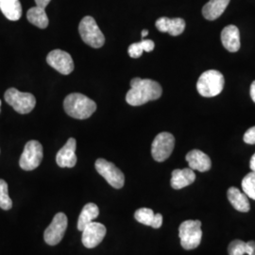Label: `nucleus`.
<instances>
[{
  "mask_svg": "<svg viewBox=\"0 0 255 255\" xmlns=\"http://www.w3.org/2000/svg\"><path fill=\"white\" fill-rule=\"evenodd\" d=\"M162 93L163 89L159 82L134 78L130 81V89L126 95V101L131 106H141L148 101L160 99Z\"/></svg>",
  "mask_w": 255,
  "mask_h": 255,
  "instance_id": "1",
  "label": "nucleus"
},
{
  "mask_svg": "<svg viewBox=\"0 0 255 255\" xmlns=\"http://www.w3.org/2000/svg\"><path fill=\"white\" fill-rule=\"evenodd\" d=\"M65 113L76 119H87L97 110V104L91 99L80 93L68 95L64 101Z\"/></svg>",
  "mask_w": 255,
  "mask_h": 255,
  "instance_id": "2",
  "label": "nucleus"
},
{
  "mask_svg": "<svg viewBox=\"0 0 255 255\" xmlns=\"http://www.w3.org/2000/svg\"><path fill=\"white\" fill-rule=\"evenodd\" d=\"M225 80L218 70H207L201 74L197 82V90L204 98H213L219 95L224 88Z\"/></svg>",
  "mask_w": 255,
  "mask_h": 255,
  "instance_id": "3",
  "label": "nucleus"
},
{
  "mask_svg": "<svg viewBox=\"0 0 255 255\" xmlns=\"http://www.w3.org/2000/svg\"><path fill=\"white\" fill-rule=\"evenodd\" d=\"M181 245L186 251L195 250L200 246L202 238L201 222L200 220L183 221L179 227Z\"/></svg>",
  "mask_w": 255,
  "mask_h": 255,
  "instance_id": "4",
  "label": "nucleus"
},
{
  "mask_svg": "<svg viewBox=\"0 0 255 255\" xmlns=\"http://www.w3.org/2000/svg\"><path fill=\"white\" fill-rule=\"evenodd\" d=\"M79 32L83 42L94 48H100L105 43L104 34L92 16L82 18L79 25Z\"/></svg>",
  "mask_w": 255,
  "mask_h": 255,
  "instance_id": "5",
  "label": "nucleus"
},
{
  "mask_svg": "<svg viewBox=\"0 0 255 255\" xmlns=\"http://www.w3.org/2000/svg\"><path fill=\"white\" fill-rule=\"evenodd\" d=\"M6 102L21 115H26L34 109L36 105V99L30 93H23L15 89L9 88L5 95Z\"/></svg>",
  "mask_w": 255,
  "mask_h": 255,
  "instance_id": "6",
  "label": "nucleus"
},
{
  "mask_svg": "<svg viewBox=\"0 0 255 255\" xmlns=\"http://www.w3.org/2000/svg\"><path fill=\"white\" fill-rule=\"evenodd\" d=\"M43 160V146L36 141H28L24 147L19 164L23 170L31 171L37 168Z\"/></svg>",
  "mask_w": 255,
  "mask_h": 255,
  "instance_id": "7",
  "label": "nucleus"
},
{
  "mask_svg": "<svg viewBox=\"0 0 255 255\" xmlns=\"http://www.w3.org/2000/svg\"><path fill=\"white\" fill-rule=\"evenodd\" d=\"M96 169L101 175L111 186L120 189L125 183V176L123 172L113 163L105 159H98L96 161Z\"/></svg>",
  "mask_w": 255,
  "mask_h": 255,
  "instance_id": "8",
  "label": "nucleus"
},
{
  "mask_svg": "<svg viewBox=\"0 0 255 255\" xmlns=\"http://www.w3.org/2000/svg\"><path fill=\"white\" fill-rule=\"evenodd\" d=\"M175 138L169 132H161L155 137L151 145V155L155 161L164 162L173 151Z\"/></svg>",
  "mask_w": 255,
  "mask_h": 255,
  "instance_id": "9",
  "label": "nucleus"
},
{
  "mask_svg": "<svg viewBox=\"0 0 255 255\" xmlns=\"http://www.w3.org/2000/svg\"><path fill=\"white\" fill-rule=\"evenodd\" d=\"M67 217L64 213H58L55 215L52 222L46 228L44 234L46 244L55 246L61 242L67 228Z\"/></svg>",
  "mask_w": 255,
  "mask_h": 255,
  "instance_id": "10",
  "label": "nucleus"
},
{
  "mask_svg": "<svg viewBox=\"0 0 255 255\" xmlns=\"http://www.w3.org/2000/svg\"><path fill=\"white\" fill-rule=\"evenodd\" d=\"M46 62L55 70L63 75H69L74 70V62L71 55L62 49H54L50 51Z\"/></svg>",
  "mask_w": 255,
  "mask_h": 255,
  "instance_id": "11",
  "label": "nucleus"
},
{
  "mask_svg": "<svg viewBox=\"0 0 255 255\" xmlns=\"http://www.w3.org/2000/svg\"><path fill=\"white\" fill-rule=\"evenodd\" d=\"M106 227L101 223L93 221L82 231V244L87 249L100 245L106 236Z\"/></svg>",
  "mask_w": 255,
  "mask_h": 255,
  "instance_id": "12",
  "label": "nucleus"
},
{
  "mask_svg": "<svg viewBox=\"0 0 255 255\" xmlns=\"http://www.w3.org/2000/svg\"><path fill=\"white\" fill-rule=\"evenodd\" d=\"M77 142L75 138H69L56 155V162L60 167H74L77 164L76 155Z\"/></svg>",
  "mask_w": 255,
  "mask_h": 255,
  "instance_id": "13",
  "label": "nucleus"
},
{
  "mask_svg": "<svg viewBox=\"0 0 255 255\" xmlns=\"http://www.w3.org/2000/svg\"><path fill=\"white\" fill-rule=\"evenodd\" d=\"M185 160L193 170L206 172L211 169L212 162L209 156L199 149H193L185 156Z\"/></svg>",
  "mask_w": 255,
  "mask_h": 255,
  "instance_id": "14",
  "label": "nucleus"
},
{
  "mask_svg": "<svg viewBox=\"0 0 255 255\" xmlns=\"http://www.w3.org/2000/svg\"><path fill=\"white\" fill-rule=\"evenodd\" d=\"M221 42L230 52H237L240 49V32L237 26L229 25L221 32Z\"/></svg>",
  "mask_w": 255,
  "mask_h": 255,
  "instance_id": "15",
  "label": "nucleus"
},
{
  "mask_svg": "<svg viewBox=\"0 0 255 255\" xmlns=\"http://www.w3.org/2000/svg\"><path fill=\"white\" fill-rule=\"evenodd\" d=\"M155 26L161 32H167L172 36H178L184 31L185 21L182 18L161 17L156 21Z\"/></svg>",
  "mask_w": 255,
  "mask_h": 255,
  "instance_id": "16",
  "label": "nucleus"
},
{
  "mask_svg": "<svg viewBox=\"0 0 255 255\" xmlns=\"http://www.w3.org/2000/svg\"><path fill=\"white\" fill-rule=\"evenodd\" d=\"M196 180V174L194 170L189 168L183 169H175L171 177V186L174 189H182L192 184Z\"/></svg>",
  "mask_w": 255,
  "mask_h": 255,
  "instance_id": "17",
  "label": "nucleus"
},
{
  "mask_svg": "<svg viewBox=\"0 0 255 255\" xmlns=\"http://www.w3.org/2000/svg\"><path fill=\"white\" fill-rule=\"evenodd\" d=\"M230 0H210L202 8L204 18L213 21L219 18L228 7Z\"/></svg>",
  "mask_w": 255,
  "mask_h": 255,
  "instance_id": "18",
  "label": "nucleus"
},
{
  "mask_svg": "<svg viewBox=\"0 0 255 255\" xmlns=\"http://www.w3.org/2000/svg\"><path fill=\"white\" fill-rule=\"evenodd\" d=\"M227 197L235 209L242 213L250 211V201L246 194L240 191L237 187H230L227 192Z\"/></svg>",
  "mask_w": 255,
  "mask_h": 255,
  "instance_id": "19",
  "label": "nucleus"
},
{
  "mask_svg": "<svg viewBox=\"0 0 255 255\" xmlns=\"http://www.w3.org/2000/svg\"><path fill=\"white\" fill-rule=\"evenodd\" d=\"M0 9L10 21H17L22 16V6L19 0H0Z\"/></svg>",
  "mask_w": 255,
  "mask_h": 255,
  "instance_id": "20",
  "label": "nucleus"
},
{
  "mask_svg": "<svg viewBox=\"0 0 255 255\" xmlns=\"http://www.w3.org/2000/svg\"><path fill=\"white\" fill-rule=\"evenodd\" d=\"M100 215V209L95 203H87L78 219V230L82 232L83 229L86 227L89 223L93 222Z\"/></svg>",
  "mask_w": 255,
  "mask_h": 255,
  "instance_id": "21",
  "label": "nucleus"
},
{
  "mask_svg": "<svg viewBox=\"0 0 255 255\" xmlns=\"http://www.w3.org/2000/svg\"><path fill=\"white\" fill-rule=\"evenodd\" d=\"M27 18L32 25L36 26L39 28H46L49 23L46 9L38 6L30 8L27 10Z\"/></svg>",
  "mask_w": 255,
  "mask_h": 255,
  "instance_id": "22",
  "label": "nucleus"
},
{
  "mask_svg": "<svg viewBox=\"0 0 255 255\" xmlns=\"http://www.w3.org/2000/svg\"><path fill=\"white\" fill-rule=\"evenodd\" d=\"M242 189L248 198L255 201V171L248 174L242 181Z\"/></svg>",
  "mask_w": 255,
  "mask_h": 255,
  "instance_id": "23",
  "label": "nucleus"
},
{
  "mask_svg": "<svg viewBox=\"0 0 255 255\" xmlns=\"http://www.w3.org/2000/svg\"><path fill=\"white\" fill-rule=\"evenodd\" d=\"M12 201L8 192V183L0 179V208L3 210L11 209Z\"/></svg>",
  "mask_w": 255,
  "mask_h": 255,
  "instance_id": "24",
  "label": "nucleus"
},
{
  "mask_svg": "<svg viewBox=\"0 0 255 255\" xmlns=\"http://www.w3.org/2000/svg\"><path fill=\"white\" fill-rule=\"evenodd\" d=\"M154 216V212L149 208H140V209L137 210L134 214V218L137 221L141 224L146 225V226L151 225V222L153 220Z\"/></svg>",
  "mask_w": 255,
  "mask_h": 255,
  "instance_id": "25",
  "label": "nucleus"
},
{
  "mask_svg": "<svg viewBox=\"0 0 255 255\" xmlns=\"http://www.w3.org/2000/svg\"><path fill=\"white\" fill-rule=\"evenodd\" d=\"M229 255H244L247 254L246 242L242 240H234L228 248Z\"/></svg>",
  "mask_w": 255,
  "mask_h": 255,
  "instance_id": "26",
  "label": "nucleus"
},
{
  "mask_svg": "<svg viewBox=\"0 0 255 255\" xmlns=\"http://www.w3.org/2000/svg\"><path fill=\"white\" fill-rule=\"evenodd\" d=\"M144 51V45L142 41L139 43L131 44L128 48V53L131 58H139L140 56H142Z\"/></svg>",
  "mask_w": 255,
  "mask_h": 255,
  "instance_id": "27",
  "label": "nucleus"
},
{
  "mask_svg": "<svg viewBox=\"0 0 255 255\" xmlns=\"http://www.w3.org/2000/svg\"><path fill=\"white\" fill-rule=\"evenodd\" d=\"M244 142L249 145H255V126L249 128L245 132Z\"/></svg>",
  "mask_w": 255,
  "mask_h": 255,
  "instance_id": "28",
  "label": "nucleus"
},
{
  "mask_svg": "<svg viewBox=\"0 0 255 255\" xmlns=\"http://www.w3.org/2000/svg\"><path fill=\"white\" fill-rule=\"evenodd\" d=\"M163 224V216L161 214H155L153 220L151 222V227L154 229H159Z\"/></svg>",
  "mask_w": 255,
  "mask_h": 255,
  "instance_id": "29",
  "label": "nucleus"
},
{
  "mask_svg": "<svg viewBox=\"0 0 255 255\" xmlns=\"http://www.w3.org/2000/svg\"><path fill=\"white\" fill-rule=\"evenodd\" d=\"M247 255H252L255 253V241H249L246 242Z\"/></svg>",
  "mask_w": 255,
  "mask_h": 255,
  "instance_id": "30",
  "label": "nucleus"
},
{
  "mask_svg": "<svg viewBox=\"0 0 255 255\" xmlns=\"http://www.w3.org/2000/svg\"><path fill=\"white\" fill-rule=\"evenodd\" d=\"M50 1L51 0H35V3H36V6H38V7L46 9L47 5L50 3Z\"/></svg>",
  "mask_w": 255,
  "mask_h": 255,
  "instance_id": "31",
  "label": "nucleus"
},
{
  "mask_svg": "<svg viewBox=\"0 0 255 255\" xmlns=\"http://www.w3.org/2000/svg\"><path fill=\"white\" fill-rule=\"evenodd\" d=\"M251 98H252V100L255 103V82L252 83V85H251Z\"/></svg>",
  "mask_w": 255,
  "mask_h": 255,
  "instance_id": "32",
  "label": "nucleus"
},
{
  "mask_svg": "<svg viewBox=\"0 0 255 255\" xmlns=\"http://www.w3.org/2000/svg\"><path fill=\"white\" fill-rule=\"evenodd\" d=\"M250 167L253 171H255V153L253 155L252 159H251V162H250Z\"/></svg>",
  "mask_w": 255,
  "mask_h": 255,
  "instance_id": "33",
  "label": "nucleus"
},
{
  "mask_svg": "<svg viewBox=\"0 0 255 255\" xmlns=\"http://www.w3.org/2000/svg\"><path fill=\"white\" fill-rule=\"evenodd\" d=\"M147 34H148V30H147V29H144V30L142 31V37H143V38L146 37Z\"/></svg>",
  "mask_w": 255,
  "mask_h": 255,
  "instance_id": "34",
  "label": "nucleus"
},
{
  "mask_svg": "<svg viewBox=\"0 0 255 255\" xmlns=\"http://www.w3.org/2000/svg\"><path fill=\"white\" fill-rule=\"evenodd\" d=\"M0 107H1V101H0ZM1 111V110H0Z\"/></svg>",
  "mask_w": 255,
  "mask_h": 255,
  "instance_id": "35",
  "label": "nucleus"
},
{
  "mask_svg": "<svg viewBox=\"0 0 255 255\" xmlns=\"http://www.w3.org/2000/svg\"><path fill=\"white\" fill-rule=\"evenodd\" d=\"M252 255H255V253H254V254H253Z\"/></svg>",
  "mask_w": 255,
  "mask_h": 255,
  "instance_id": "36",
  "label": "nucleus"
}]
</instances>
